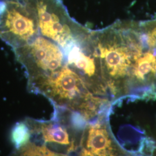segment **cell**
Listing matches in <instances>:
<instances>
[{
	"instance_id": "5",
	"label": "cell",
	"mask_w": 156,
	"mask_h": 156,
	"mask_svg": "<svg viewBox=\"0 0 156 156\" xmlns=\"http://www.w3.org/2000/svg\"><path fill=\"white\" fill-rule=\"evenodd\" d=\"M108 115L87 122L79 144V156H134L117 142L112 132Z\"/></svg>"
},
{
	"instance_id": "2",
	"label": "cell",
	"mask_w": 156,
	"mask_h": 156,
	"mask_svg": "<svg viewBox=\"0 0 156 156\" xmlns=\"http://www.w3.org/2000/svg\"><path fill=\"white\" fill-rule=\"evenodd\" d=\"M13 51L25 70L29 92L44 80L58 73L67 64L62 48L42 35Z\"/></svg>"
},
{
	"instance_id": "4",
	"label": "cell",
	"mask_w": 156,
	"mask_h": 156,
	"mask_svg": "<svg viewBox=\"0 0 156 156\" xmlns=\"http://www.w3.org/2000/svg\"><path fill=\"white\" fill-rule=\"evenodd\" d=\"M41 35L33 0H0V39L12 50Z\"/></svg>"
},
{
	"instance_id": "7",
	"label": "cell",
	"mask_w": 156,
	"mask_h": 156,
	"mask_svg": "<svg viewBox=\"0 0 156 156\" xmlns=\"http://www.w3.org/2000/svg\"><path fill=\"white\" fill-rule=\"evenodd\" d=\"M9 156H69L64 153L52 151L47 146L30 140L18 149H15Z\"/></svg>"
},
{
	"instance_id": "6",
	"label": "cell",
	"mask_w": 156,
	"mask_h": 156,
	"mask_svg": "<svg viewBox=\"0 0 156 156\" xmlns=\"http://www.w3.org/2000/svg\"><path fill=\"white\" fill-rule=\"evenodd\" d=\"M27 123L31 134V138L41 141L39 144L55 147L66 151V154L77 151V143L73 129L75 128L67 125L60 115L55 113L50 120H37L27 117L24 120Z\"/></svg>"
},
{
	"instance_id": "9",
	"label": "cell",
	"mask_w": 156,
	"mask_h": 156,
	"mask_svg": "<svg viewBox=\"0 0 156 156\" xmlns=\"http://www.w3.org/2000/svg\"><path fill=\"white\" fill-rule=\"evenodd\" d=\"M147 45L156 55V20L140 22Z\"/></svg>"
},
{
	"instance_id": "8",
	"label": "cell",
	"mask_w": 156,
	"mask_h": 156,
	"mask_svg": "<svg viewBox=\"0 0 156 156\" xmlns=\"http://www.w3.org/2000/svg\"><path fill=\"white\" fill-rule=\"evenodd\" d=\"M31 134L26 122L23 120L16 123L12 127L10 140L15 149H18L31 140Z\"/></svg>"
},
{
	"instance_id": "1",
	"label": "cell",
	"mask_w": 156,
	"mask_h": 156,
	"mask_svg": "<svg viewBox=\"0 0 156 156\" xmlns=\"http://www.w3.org/2000/svg\"><path fill=\"white\" fill-rule=\"evenodd\" d=\"M94 51L112 103L156 100V55L140 22L117 21L91 31Z\"/></svg>"
},
{
	"instance_id": "3",
	"label": "cell",
	"mask_w": 156,
	"mask_h": 156,
	"mask_svg": "<svg viewBox=\"0 0 156 156\" xmlns=\"http://www.w3.org/2000/svg\"><path fill=\"white\" fill-rule=\"evenodd\" d=\"M40 34L64 50L87 38L91 31L72 19L62 0H33Z\"/></svg>"
}]
</instances>
